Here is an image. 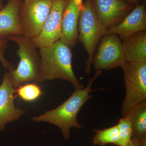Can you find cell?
Listing matches in <instances>:
<instances>
[{"label":"cell","mask_w":146,"mask_h":146,"mask_svg":"<svg viewBox=\"0 0 146 146\" xmlns=\"http://www.w3.org/2000/svg\"><path fill=\"white\" fill-rule=\"evenodd\" d=\"M9 40L6 38L0 39V62L6 70L10 71L14 70L12 64L7 60L5 56L6 50L8 46Z\"/></svg>","instance_id":"cell-19"},{"label":"cell","mask_w":146,"mask_h":146,"mask_svg":"<svg viewBox=\"0 0 146 146\" xmlns=\"http://www.w3.org/2000/svg\"><path fill=\"white\" fill-rule=\"evenodd\" d=\"M0 85H1V84H0Z\"/></svg>","instance_id":"cell-23"},{"label":"cell","mask_w":146,"mask_h":146,"mask_svg":"<svg viewBox=\"0 0 146 146\" xmlns=\"http://www.w3.org/2000/svg\"><path fill=\"white\" fill-rule=\"evenodd\" d=\"M15 94L16 88L12 85L8 72L6 71L0 85V131L5 129L7 123L17 121L25 114L24 110L15 106Z\"/></svg>","instance_id":"cell-10"},{"label":"cell","mask_w":146,"mask_h":146,"mask_svg":"<svg viewBox=\"0 0 146 146\" xmlns=\"http://www.w3.org/2000/svg\"><path fill=\"white\" fill-rule=\"evenodd\" d=\"M102 37L108 30L119 23L134 5L124 0H93Z\"/></svg>","instance_id":"cell-8"},{"label":"cell","mask_w":146,"mask_h":146,"mask_svg":"<svg viewBox=\"0 0 146 146\" xmlns=\"http://www.w3.org/2000/svg\"><path fill=\"white\" fill-rule=\"evenodd\" d=\"M69 0H53L52 7L40 34L32 39L37 48L47 46L60 39L64 9Z\"/></svg>","instance_id":"cell-9"},{"label":"cell","mask_w":146,"mask_h":146,"mask_svg":"<svg viewBox=\"0 0 146 146\" xmlns=\"http://www.w3.org/2000/svg\"><path fill=\"white\" fill-rule=\"evenodd\" d=\"M83 3V0H69L63 11L59 40L70 48L77 42L79 20Z\"/></svg>","instance_id":"cell-11"},{"label":"cell","mask_w":146,"mask_h":146,"mask_svg":"<svg viewBox=\"0 0 146 146\" xmlns=\"http://www.w3.org/2000/svg\"><path fill=\"white\" fill-rule=\"evenodd\" d=\"M23 0H8L0 11V39L13 34L23 35L19 21V10Z\"/></svg>","instance_id":"cell-13"},{"label":"cell","mask_w":146,"mask_h":146,"mask_svg":"<svg viewBox=\"0 0 146 146\" xmlns=\"http://www.w3.org/2000/svg\"><path fill=\"white\" fill-rule=\"evenodd\" d=\"M121 68L126 90L122 106L123 117L137 104L146 101V62H127Z\"/></svg>","instance_id":"cell-5"},{"label":"cell","mask_w":146,"mask_h":146,"mask_svg":"<svg viewBox=\"0 0 146 146\" xmlns=\"http://www.w3.org/2000/svg\"><path fill=\"white\" fill-rule=\"evenodd\" d=\"M127 62L122 39L117 35L106 34L103 36L92 61L95 70L122 68Z\"/></svg>","instance_id":"cell-7"},{"label":"cell","mask_w":146,"mask_h":146,"mask_svg":"<svg viewBox=\"0 0 146 146\" xmlns=\"http://www.w3.org/2000/svg\"><path fill=\"white\" fill-rule=\"evenodd\" d=\"M145 30H146V13L145 5L143 3L136 5L133 10L119 23L108 29L105 35H119L120 38L124 41L136 33Z\"/></svg>","instance_id":"cell-12"},{"label":"cell","mask_w":146,"mask_h":146,"mask_svg":"<svg viewBox=\"0 0 146 146\" xmlns=\"http://www.w3.org/2000/svg\"><path fill=\"white\" fill-rule=\"evenodd\" d=\"M18 45L16 54L20 61L16 69L7 71L14 88L31 82H38L41 58L32 39L23 35L13 34L6 37Z\"/></svg>","instance_id":"cell-3"},{"label":"cell","mask_w":146,"mask_h":146,"mask_svg":"<svg viewBox=\"0 0 146 146\" xmlns=\"http://www.w3.org/2000/svg\"><path fill=\"white\" fill-rule=\"evenodd\" d=\"M119 128V137L115 145L123 146L130 141L132 138V127L128 115L123 116L117 124Z\"/></svg>","instance_id":"cell-18"},{"label":"cell","mask_w":146,"mask_h":146,"mask_svg":"<svg viewBox=\"0 0 146 146\" xmlns=\"http://www.w3.org/2000/svg\"><path fill=\"white\" fill-rule=\"evenodd\" d=\"M3 0H0V11L3 8Z\"/></svg>","instance_id":"cell-22"},{"label":"cell","mask_w":146,"mask_h":146,"mask_svg":"<svg viewBox=\"0 0 146 146\" xmlns=\"http://www.w3.org/2000/svg\"><path fill=\"white\" fill-rule=\"evenodd\" d=\"M101 74V71H96L94 76L89 78L86 87L75 89L70 97L58 107L33 117L32 120L36 122H46L56 126L61 130L64 140H68L70 137L72 128L81 129L84 127L78 121V115L82 108L92 98L90 94L97 90H102L103 88L97 90L92 89L94 81Z\"/></svg>","instance_id":"cell-1"},{"label":"cell","mask_w":146,"mask_h":146,"mask_svg":"<svg viewBox=\"0 0 146 146\" xmlns=\"http://www.w3.org/2000/svg\"><path fill=\"white\" fill-rule=\"evenodd\" d=\"M53 2V0H23L19 17L23 35L33 39L40 34Z\"/></svg>","instance_id":"cell-6"},{"label":"cell","mask_w":146,"mask_h":146,"mask_svg":"<svg viewBox=\"0 0 146 146\" xmlns=\"http://www.w3.org/2000/svg\"><path fill=\"white\" fill-rule=\"evenodd\" d=\"M125 1L129 3H130V4L133 5H137L138 0H125Z\"/></svg>","instance_id":"cell-21"},{"label":"cell","mask_w":146,"mask_h":146,"mask_svg":"<svg viewBox=\"0 0 146 146\" xmlns=\"http://www.w3.org/2000/svg\"><path fill=\"white\" fill-rule=\"evenodd\" d=\"M24 101L32 102L36 100L43 93L41 88L35 83H27L16 89V94Z\"/></svg>","instance_id":"cell-17"},{"label":"cell","mask_w":146,"mask_h":146,"mask_svg":"<svg viewBox=\"0 0 146 146\" xmlns=\"http://www.w3.org/2000/svg\"><path fill=\"white\" fill-rule=\"evenodd\" d=\"M123 146H146V143L131 138L129 142Z\"/></svg>","instance_id":"cell-20"},{"label":"cell","mask_w":146,"mask_h":146,"mask_svg":"<svg viewBox=\"0 0 146 146\" xmlns=\"http://www.w3.org/2000/svg\"><path fill=\"white\" fill-rule=\"evenodd\" d=\"M122 43L127 62H146V30L136 33Z\"/></svg>","instance_id":"cell-14"},{"label":"cell","mask_w":146,"mask_h":146,"mask_svg":"<svg viewBox=\"0 0 146 146\" xmlns=\"http://www.w3.org/2000/svg\"><path fill=\"white\" fill-rule=\"evenodd\" d=\"M96 134L92 139L93 144L96 145L104 146L108 144L115 145L119 137L117 125L104 129H95Z\"/></svg>","instance_id":"cell-16"},{"label":"cell","mask_w":146,"mask_h":146,"mask_svg":"<svg viewBox=\"0 0 146 146\" xmlns=\"http://www.w3.org/2000/svg\"><path fill=\"white\" fill-rule=\"evenodd\" d=\"M78 36L88 54L85 73H91L93 58L97 47L102 37L99 22L94 11L93 0H84L79 20Z\"/></svg>","instance_id":"cell-4"},{"label":"cell","mask_w":146,"mask_h":146,"mask_svg":"<svg viewBox=\"0 0 146 146\" xmlns=\"http://www.w3.org/2000/svg\"><path fill=\"white\" fill-rule=\"evenodd\" d=\"M39 49L41 62L38 82L60 79L71 82L75 89L84 88L73 71L70 47L59 40Z\"/></svg>","instance_id":"cell-2"},{"label":"cell","mask_w":146,"mask_h":146,"mask_svg":"<svg viewBox=\"0 0 146 146\" xmlns=\"http://www.w3.org/2000/svg\"><path fill=\"white\" fill-rule=\"evenodd\" d=\"M128 115L132 127V138L146 143V101L131 109Z\"/></svg>","instance_id":"cell-15"}]
</instances>
